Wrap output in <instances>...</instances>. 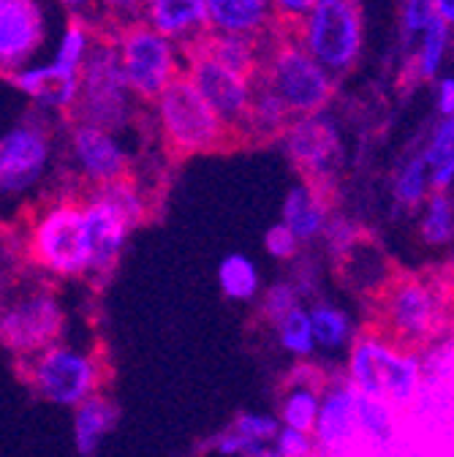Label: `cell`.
I'll use <instances>...</instances> for the list:
<instances>
[{
  "label": "cell",
  "instance_id": "83f0119b",
  "mask_svg": "<svg viewBox=\"0 0 454 457\" xmlns=\"http://www.w3.org/2000/svg\"><path fill=\"white\" fill-rule=\"evenodd\" d=\"M218 286L226 300L248 305V303H259L261 292H264V275L261 267L253 256L243 253V251H232L226 253L218 262Z\"/></svg>",
  "mask_w": 454,
  "mask_h": 457
},
{
  "label": "cell",
  "instance_id": "7a4b0ae2",
  "mask_svg": "<svg viewBox=\"0 0 454 457\" xmlns=\"http://www.w3.org/2000/svg\"><path fill=\"white\" fill-rule=\"evenodd\" d=\"M22 248L30 270L49 280H87L90 243L82 196H52L22 223Z\"/></svg>",
  "mask_w": 454,
  "mask_h": 457
},
{
  "label": "cell",
  "instance_id": "cb8c5ba5",
  "mask_svg": "<svg viewBox=\"0 0 454 457\" xmlns=\"http://www.w3.org/2000/svg\"><path fill=\"white\" fill-rule=\"evenodd\" d=\"M120 420V409L109 395L98 392L79 409L71 414V436H74V449L79 457H93L101 444L109 438V433L115 430Z\"/></svg>",
  "mask_w": 454,
  "mask_h": 457
},
{
  "label": "cell",
  "instance_id": "836d02e7",
  "mask_svg": "<svg viewBox=\"0 0 454 457\" xmlns=\"http://www.w3.org/2000/svg\"><path fill=\"white\" fill-rule=\"evenodd\" d=\"M367 243L365 237V228L351 218V215H337L332 212L329 223H326V232L321 237V245H324V253L326 259L343 264L349 262L362 245Z\"/></svg>",
  "mask_w": 454,
  "mask_h": 457
},
{
  "label": "cell",
  "instance_id": "2e32d148",
  "mask_svg": "<svg viewBox=\"0 0 454 457\" xmlns=\"http://www.w3.org/2000/svg\"><path fill=\"white\" fill-rule=\"evenodd\" d=\"M82 210H85V226H87V243H90L87 283L101 289V286H106L111 275L118 272V264L123 259V251L128 245L134 226L93 191L82 194Z\"/></svg>",
  "mask_w": 454,
  "mask_h": 457
},
{
  "label": "cell",
  "instance_id": "d4e9b609",
  "mask_svg": "<svg viewBox=\"0 0 454 457\" xmlns=\"http://www.w3.org/2000/svg\"><path fill=\"white\" fill-rule=\"evenodd\" d=\"M292 123H294V112L280 101V96L272 87H267L264 82L256 79L253 104H251V112H248V120L243 126L240 139H248V142L283 139V134L289 131Z\"/></svg>",
  "mask_w": 454,
  "mask_h": 457
},
{
  "label": "cell",
  "instance_id": "f546056e",
  "mask_svg": "<svg viewBox=\"0 0 454 457\" xmlns=\"http://www.w3.org/2000/svg\"><path fill=\"white\" fill-rule=\"evenodd\" d=\"M433 196V180H430V166L419 155H411L392 180V202L400 210H422L427 199Z\"/></svg>",
  "mask_w": 454,
  "mask_h": 457
},
{
  "label": "cell",
  "instance_id": "d6986e66",
  "mask_svg": "<svg viewBox=\"0 0 454 457\" xmlns=\"http://www.w3.org/2000/svg\"><path fill=\"white\" fill-rule=\"evenodd\" d=\"M9 85L41 112L71 114L79 98V74H71L54 63L46 66L28 63L9 74Z\"/></svg>",
  "mask_w": 454,
  "mask_h": 457
},
{
  "label": "cell",
  "instance_id": "7402d4cb",
  "mask_svg": "<svg viewBox=\"0 0 454 457\" xmlns=\"http://www.w3.org/2000/svg\"><path fill=\"white\" fill-rule=\"evenodd\" d=\"M329 218H332L329 194H324L321 188H316V186H310L305 180L292 186L289 194L283 196L280 220L292 228L305 248L321 243Z\"/></svg>",
  "mask_w": 454,
  "mask_h": 457
},
{
  "label": "cell",
  "instance_id": "7dc6e473",
  "mask_svg": "<svg viewBox=\"0 0 454 457\" xmlns=\"http://www.w3.org/2000/svg\"><path fill=\"white\" fill-rule=\"evenodd\" d=\"M443 267H446V270H449V272L454 275V245L449 248V259H446V264H443Z\"/></svg>",
  "mask_w": 454,
  "mask_h": 457
},
{
  "label": "cell",
  "instance_id": "60d3db41",
  "mask_svg": "<svg viewBox=\"0 0 454 457\" xmlns=\"http://www.w3.org/2000/svg\"><path fill=\"white\" fill-rule=\"evenodd\" d=\"M433 20H435V0H403L406 36H425Z\"/></svg>",
  "mask_w": 454,
  "mask_h": 457
},
{
  "label": "cell",
  "instance_id": "f35d334b",
  "mask_svg": "<svg viewBox=\"0 0 454 457\" xmlns=\"http://www.w3.org/2000/svg\"><path fill=\"white\" fill-rule=\"evenodd\" d=\"M289 280L297 286V292L302 295L305 303H316L321 300L318 297V289H321V264L310 256H300L294 264H292V272H289Z\"/></svg>",
  "mask_w": 454,
  "mask_h": 457
},
{
  "label": "cell",
  "instance_id": "e0dca14e",
  "mask_svg": "<svg viewBox=\"0 0 454 457\" xmlns=\"http://www.w3.org/2000/svg\"><path fill=\"white\" fill-rule=\"evenodd\" d=\"M332 370L316 365V362H294L289 373L283 376L280 395H277V420L283 428L292 430H305L313 433L321 403H324V392L329 386Z\"/></svg>",
  "mask_w": 454,
  "mask_h": 457
},
{
  "label": "cell",
  "instance_id": "52a82bcc",
  "mask_svg": "<svg viewBox=\"0 0 454 457\" xmlns=\"http://www.w3.org/2000/svg\"><path fill=\"white\" fill-rule=\"evenodd\" d=\"M14 365L20 378L38 400L71 411L98 395L106 381V365L101 354L71 340L54 343L41 354Z\"/></svg>",
  "mask_w": 454,
  "mask_h": 457
},
{
  "label": "cell",
  "instance_id": "603a6c76",
  "mask_svg": "<svg viewBox=\"0 0 454 457\" xmlns=\"http://www.w3.org/2000/svg\"><path fill=\"white\" fill-rule=\"evenodd\" d=\"M210 30L269 38L277 30V17L269 0H207Z\"/></svg>",
  "mask_w": 454,
  "mask_h": 457
},
{
  "label": "cell",
  "instance_id": "f1b7e54d",
  "mask_svg": "<svg viewBox=\"0 0 454 457\" xmlns=\"http://www.w3.org/2000/svg\"><path fill=\"white\" fill-rule=\"evenodd\" d=\"M275 335V346L292 357L294 362H308L316 357L318 343H316V332H313V321H310V311L308 305L297 308L294 313H289L283 321H277L272 327Z\"/></svg>",
  "mask_w": 454,
  "mask_h": 457
},
{
  "label": "cell",
  "instance_id": "9c48e42d",
  "mask_svg": "<svg viewBox=\"0 0 454 457\" xmlns=\"http://www.w3.org/2000/svg\"><path fill=\"white\" fill-rule=\"evenodd\" d=\"M115 46L120 54L123 74L139 101H158L183 77L180 44L169 41L147 22H128L118 30Z\"/></svg>",
  "mask_w": 454,
  "mask_h": 457
},
{
  "label": "cell",
  "instance_id": "30bf717a",
  "mask_svg": "<svg viewBox=\"0 0 454 457\" xmlns=\"http://www.w3.org/2000/svg\"><path fill=\"white\" fill-rule=\"evenodd\" d=\"M297 41L332 77L346 74L362 52L359 0H318L297 25Z\"/></svg>",
  "mask_w": 454,
  "mask_h": 457
},
{
  "label": "cell",
  "instance_id": "277c9868",
  "mask_svg": "<svg viewBox=\"0 0 454 457\" xmlns=\"http://www.w3.org/2000/svg\"><path fill=\"white\" fill-rule=\"evenodd\" d=\"M69 327V311L54 280L30 270L6 283L4 311H0V340L14 362L30 360L44 349L61 343Z\"/></svg>",
  "mask_w": 454,
  "mask_h": 457
},
{
  "label": "cell",
  "instance_id": "e575fe53",
  "mask_svg": "<svg viewBox=\"0 0 454 457\" xmlns=\"http://www.w3.org/2000/svg\"><path fill=\"white\" fill-rule=\"evenodd\" d=\"M93 46H95V36H93L90 25L82 17H74L61 36V44L54 49L52 63L71 71V74H79L82 66L87 63Z\"/></svg>",
  "mask_w": 454,
  "mask_h": 457
},
{
  "label": "cell",
  "instance_id": "4316f807",
  "mask_svg": "<svg viewBox=\"0 0 454 457\" xmlns=\"http://www.w3.org/2000/svg\"><path fill=\"white\" fill-rule=\"evenodd\" d=\"M308 311H310L318 352L321 354H349V349L354 346V340L359 335L354 316L343 305L324 300V297L310 303Z\"/></svg>",
  "mask_w": 454,
  "mask_h": 457
},
{
  "label": "cell",
  "instance_id": "ba28073f",
  "mask_svg": "<svg viewBox=\"0 0 454 457\" xmlns=\"http://www.w3.org/2000/svg\"><path fill=\"white\" fill-rule=\"evenodd\" d=\"M136 104L115 46V38H95L87 63L79 71V98L71 123H90L106 131H126L136 118Z\"/></svg>",
  "mask_w": 454,
  "mask_h": 457
},
{
  "label": "cell",
  "instance_id": "484cf974",
  "mask_svg": "<svg viewBox=\"0 0 454 457\" xmlns=\"http://www.w3.org/2000/svg\"><path fill=\"white\" fill-rule=\"evenodd\" d=\"M264 38H248V36H229V33H207L199 44H194L186 52H204L212 61L229 66L240 74L256 77L264 61L267 44H261Z\"/></svg>",
  "mask_w": 454,
  "mask_h": 457
},
{
  "label": "cell",
  "instance_id": "7c38bea8",
  "mask_svg": "<svg viewBox=\"0 0 454 457\" xmlns=\"http://www.w3.org/2000/svg\"><path fill=\"white\" fill-rule=\"evenodd\" d=\"M52 163V131L38 118L28 114L0 139V191L4 196H28L46 178Z\"/></svg>",
  "mask_w": 454,
  "mask_h": 457
},
{
  "label": "cell",
  "instance_id": "6da1fadb",
  "mask_svg": "<svg viewBox=\"0 0 454 457\" xmlns=\"http://www.w3.org/2000/svg\"><path fill=\"white\" fill-rule=\"evenodd\" d=\"M373 327L400 346L425 352L454 332V275L443 264L425 272H397L373 300Z\"/></svg>",
  "mask_w": 454,
  "mask_h": 457
},
{
  "label": "cell",
  "instance_id": "44dd1931",
  "mask_svg": "<svg viewBox=\"0 0 454 457\" xmlns=\"http://www.w3.org/2000/svg\"><path fill=\"white\" fill-rule=\"evenodd\" d=\"M280 428L283 425L277 414L243 411L226 428H220L215 436H210L204 449L215 452L218 457H253L275 444Z\"/></svg>",
  "mask_w": 454,
  "mask_h": 457
},
{
  "label": "cell",
  "instance_id": "d590c367",
  "mask_svg": "<svg viewBox=\"0 0 454 457\" xmlns=\"http://www.w3.org/2000/svg\"><path fill=\"white\" fill-rule=\"evenodd\" d=\"M302 305H305V300L297 292V286L289 278H280V280H272L264 286V292L256 303V311H259V319L264 324L275 327L277 321H283L289 313H294Z\"/></svg>",
  "mask_w": 454,
  "mask_h": 457
},
{
  "label": "cell",
  "instance_id": "ab89813d",
  "mask_svg": "<svg viewBox=\"0 0 454 457\" xmlns=\"http://www.w3.org/2000/svg\"><path fill=\"white\" fill-rule=\"evenodd\" d=\"M272 449L280 457H321L318 454V444L313 433L305 430H292V428H280Z\"/></svg>",
  "mask_w": 454,
  "mask_h": 457
},
{
  "label": "cell",
  "instance_id": "7bdbcfd3",
  "mask_svg": "<svg viewBox=\"0 0 454 457\" xmlns=\"http://www.w3.org/2000/svg\"><path fill=\"white\" fill-rule=\"evenodd\" d=\"M435 106L441 112V118H451V114H454V77H446V79L438 82Z\"/></svg>",
  "mask_w": 454,
  "mask_h": 457
},
{
  "label": "cell",
  "instance_id": "5b68a950",
  "mask_svg": "<svg viewBox=\"0 0 454 457\" xmlns=\"http://www.w3.org/2000/svg\"><path fill=\"white\" fill-rule=\"evenodd\" d=\"M153 118L163 147L180 158L220 153L237 142V134L186 74L153 104Z\"/></svg>",
  "mask_w": 454,
  "mask_h": 457
},
{
  "label": "cell",
  "instance_id": "1f68e13d",
  "mask_svg": "<svg viewBox=\"0 0 454 457\" xmlns=\"http://www.w3.org/2000/svg\"><path fill=\"white\" fill-rule=\"evenodd\" d=\"M419 240L427 248L454 245V196L451 194L433 191V196L419 212Z\"/></svg>",
  "mask_w": 454,
  "mask_h": 457
},
{
  "label": "cell",
  "instance_id": "ffe728a7",
  "mask_svg": "<svg viewBox=\"0 0 454 457\" xmlns=\"http://www.w3.org/2000/svg\"><path fill=\"white\" fill-rule=\"evenodd\" d=\"M142 22L186 52L210 33L207 0H144Z\"/></svg>",
  "mask_w": 454,
  "mask_h": 457
},
{
  "label": "cell",
  "instance_id": "8d00e7d4",
  "mask_svg": "<svg viewBox=\"0 0 454 457\" xmlns=\"http://www.w3.org/2000/svg\"><path fill=\"white\" fill-rule=\"evenodd\" d=\"M446 41H449V25L435 17L419 41V52H417L419 79H433L438 74V69L443 63V54H446Z\"/></svg>",
  "mask_w": 454,
  "mask_h": 457
},
{
  "label": "cell",
  "instance_id": "d6a6232c",
  "mask_svg": "<svg viewBox=\"0 0 454 457\" xmlns=\"http://www.w3.org/2000/svg\"><path fill=\"white\" fill-rule=\"evenodd\" d=\"M93 194L109 202L134 228H139L150 218V194L136 178H126L118 183H109L103 188H93Z\"/></svg>",
  "mask_w": 454,
  "mask_h": 457
},
{
  "label": "cell",
  "instance_id": "4fadbf2b",
  "mask_svg": "<svg viewBox=\"0 0 454 457\" xmlns=\"http://www.w3.org/2000/svg\"><path fill=\"white\" fill-rule=\"evenodd\" d=\"M66 153L74 178L87 191L134 178L131 150L123 145L120 134L115 131H106L90 123H71Z\"/></svg>",
  "mask_w": 454,
  "mask_h": 457
},
{
  "label": "cell",
  "instance_id": "8fae6325",
  "mask_svg": "<svg viewBox=\"0 0 454 457\" xmlns=\"http://www.w3.org/2000/svg\"><path fill=\"white\" fill-rule=\"evenodd\" d=\"M280 145L305 183L321 188L324 194L334 188L340 163H343V137L326 112L294 118Z\"/></svg>",
  "mask_w": 454,
  "mask_h": 457
},
{
  "label": "cell",
  "instance_id": "f6af8a7d",
  "mask_svg": "<svg viewBox=\"0 0 454 457\" xmlns=\"http://www.w3.org/2000/svg\"><path fill=\"white\" fill-rule=\"evenodd\" d=\"M435 17L451 28L454 25V0H435Z\"/></svg>",
  "mask_w": 454,
  "mask_h": 457
},
{
  "label": "cell",
  "instance_id": "ac0fdd59",
  "mask_svg": "<svg viewBox=\"0 0 454 457\" xmlns=\"http://www.w3.org/2000/svg\"><path fill=\"white\" fill-rule=\"evenodd\" d=\"M44 44V14L38 0H0V61L12 74L28 66Z\"/></svg>",
  "mask_w": 454,
  "mask_h": 457
},
{
  "label": "cell",
  "instance_id": "9a60e30c",
  "mask_svg": "<svg viewBox=\"0 0 454 457\" xmlns=\"http://www.w3.org/2000/svg\"><path fill=\"white\" fill-rule=\"evenodd\" d=\"M359 392L349 384L343 368L332 370L329 386L324 392V403L318 422L313 428L321 457H357L362 454L359 438Z\"/></svg>",
  "mask_w": 454,
  "mask_h": 457
},
{
  "label": "cell",
  "instance_id": "ee69618b",
  "mask_svg": "<svg viewBox=\"0 0 454 457\" xmlns=\"http://www.w3.org/2000/svg\"><path fill=\"white\" fill-rule=\"evenodd\" d=\"M98 4L118 17H134L144 9V0H98Z\"/></svg>",
  "mask_w": 454,
  "mask_h": 457
},
{
  "label": "cell",
  "instance_id": "b9f144b4",
  "mask_svg": "<svg viewBox=\"0 0 454 457\" xmlns=\"http://www.w3.org/2000/svg\"><path fill=\"white\" fill-rule=\"evenodd\" d=\"M269 4L275 9L277 25H283V28H297L310 14V9L318 4V0H269Z\"/></svg>",
  "mask_w": 454,
  "mask_h": 457
},
{
  "label": "cell",
  "instance_id": "4dcf8cb0",
  "mask_svg": "<svg viewBox=\"0 0 454 457\" xmlns=\"http://www.w3.org/2000/svg\"><path fill=\"white\" fill-rule=\"evenodd\" d=\"M346 272V278L357 286V289L367 292L373 300L392 283V278L397 275L394 270H389V262L381 251H376L370 243H365L349 262L340 264Z\"/></svg>",
  "mask_w": 454,
  "mask_h": 457
},
{
  "label": "cell",
  "instance_id": "3957f363",
  "mask_svg": "<svg viewBox=\"0 0 454 457\" xmlns=\"http://www.w3.org/2000/svg\"><path fill=\"white\" fill-rule=\"evenodd\" d=\"M343 373L354 389L386 400L400 414L414 409L425 389L422 352L400 346L376 327H367L357 335L354 346L346 354Z\"/></svg>",
  "mask_w": 454,
  "mask_h": 457
},
{
  "label": "cell",
  "instance_id": "74e56055",
  "mask_svg": "<svg viewBox=\"0 0 454 457\" xmlns=\"http://www.w3.org/2000/svg\"><path fill=\"white\" fill-rule=\"evenodd\" d=\"M261 245H264V253L280 264H294L305 253V245L300 243V237L283 220H277L267 228Z\"/></svg>",
  "mask_w": 454,
  "mask_h": 457
},
{
  "label": "cell",
  "instance_id": "5bb4252c",
  "mask_svg": "<svg viewBox=\"0 0 454 457\" xmlns=\"http://www.w3.org/2000/svg\"><path fill=\"white\" fill-rule=\"evenodd\" d=\"M186 54V77L196 85V90L210 101V106L226 120L237 139L243 134V126L248 120V112L256 93V77L240 74L229 66L212 61L204 52H183Z\"/></svg>",
  "mask_w": 454,
  "mask_h": 457
},
{
  "label": "cell",
  "instance_id": "bcb514c9",
  "mask_svg": "<svg viewBox=\"0 0 454 457\" xmlns=\"http://www.w3.org/2000/svg\"><path fill=\"white\" fill-rule=\"evenodd\" d=\"M61 4L69 9V12H74V14H85V12H90L98 0H61Z\"/></svg>",
  "mask_w": 454,
  "mask_h": 457
},
{
  "label": "cell",
  "instance_id": "8992f818",
  "mask_svg": "<svg viewBox=\"0 0 454 457\" xmlns=\"http://www.w3.org/2000/svg\"><path fill=\"white\" fill-rule=\"evenodd\" d=\"M269 38L256 79L272 87L294 118L321 114L332 101L334 77L297 41V28L277 25Z\"/></svg>",
  "mask_w": 454,
  "mask_h": 457
}]
</instances>
